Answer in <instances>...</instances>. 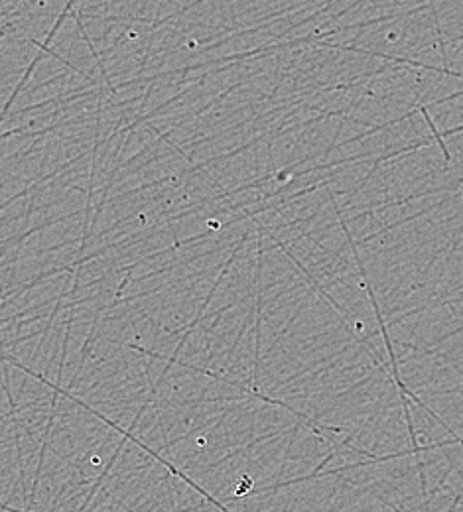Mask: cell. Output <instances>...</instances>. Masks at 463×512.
<instances>
[]
</instances>
